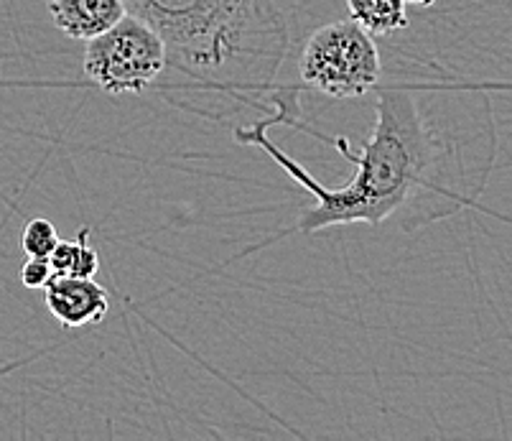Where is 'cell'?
Here are the masks:
<instances>
[{
	"mask_svg": "<svg viewBox=\"0 0 512 441\" xmlns=\"http://www.w3.org/2000/svg\"><path fill=\"white\" fill-rule=\"evenodd\" d=\"M164 41L141 18L125 13L87 41L85 74L105 95H146L164 72Z\"/></svg>",
	"mask_w": 512,
	"mask_h": 441,
	"instance_id": "cell-4",
	"label": "cell"
},
{
	"mask_svg": "<svg viewBox=\"0 0 512 441\" xmlns=\"http://www.w3.org/2000/svg\"><path fill=\"white\" fill-rule=\"evenodd\" d=\"M51 21L64 36L90 41L125 16L123 0H46Z\"/></svg>",
	"mask_w": 512,
	"mask_h": 441,
	"instance_id": "cell-6",
	"label": "cell"
},
{
	"mask_svg": "<svg viewBox=\"0 0 512 441\" xmlns=\"http://www.w3.org/2000/svg\"><path fill=\"white\" fill-rule=\"evenodd\" d=\"M301 80L332 100H355L377 90L383 57L375 36L355 21H334L316 29L299 59Z\"/></svg>",
	"mask_w": 512,
	"mask_h": 441,
	"instance_id": "cell-3",
	"label": "cell"
},
{
	"mask_svg": "<svg viewBox=\"0 0 512 441\" xmlns=\"http://www.w3.org/2000/svg\"><path fill=\"white\" fill-rule=\"evenodd\" d=\"M164 41V72L148 92L179 110L227 120L276 90L291 46L276 0H123Z\"/></svg>",
	"mask_w": 512,
	"mask_h": 441,
	"instance_id": "cell-2",
	"label": "cell"
},
{
	"mask_svg": "<svg viewBox=\"0 0 512 441\" xmlns=\"http://www.w3.org/2000/svg\"><path fill=\"white\" fill-rule=\"evenodd\" d=\"M90 227H82L74 240L59 238L57 248L51 250L49 263L57 276H77L95 278L100 271V255L90 245Z\"/></svg>",
	"mask_w": 512,
	"mask_h": 441,
	"instance_id": "cell-8",
	"label": "cell"
},
{
	"mask_svg": "<svg viewBox=\"0 0 512 441\" xmlns=\"http://www.w3.org/2000/svg\"><path fill=\"white\" fill-rule=\"evenodd\" d=\"M44 304L62 327L77 329L87 324H102L110 311L105 286L95 278L54 276L44 286Z\"/></svg>",
	"mask_w": 512,
	"mask_h": 441,
	"instance_id": "cell-5",
	"label": "cell"
},
{
	"mask_svg": "<svg viewBox=\"0 0 512 441\" xmlns=\"http://www.w3.org/2000/svg\"><path fill=\"white\" fill-rule=\"evenodd\" d=\"M347 11L370 36H393L411 23L406 0H347Z\"/></svg>",
	"mask_w": 512,
	"mask_h": 441,
	"instance_id": "cell-7",
	"label": "cell"
},
{
	"mask_svg": "<svg viewBox=\"0 0 512 441\" xmlns=\"http://www.w3.org/2000/svg\"><path fill=\"white\" fill-rule=\"evenodd\" d=\"M51 276H54V271H51L49 258H29L18 271V278L26 289H44Z\"/></svg>",
	"mask_w": 512,
	"mask_h": 441,
	"instance_id": "cell-10",
	"label": "cell"
},
{
	"mask_svg": "<svg viewBox=\"0 0 512 441\" xmlns=\"http://www.w3.org/2000/svg\"><path fill=\"white\" fill-rule=\"evenodd\" d=\"M408 6H416V8H431V6H436V3H439V0H406Z\"/></svg>",
	"mask_w": 512,
	"mask_h": 441,
	"instance_id": "cell-11",
	"label": "cell"
},
{
	"mask_svg": "<svg viewBox=\"0 0 512 441\" xmlns=\"http://www.w3.org/2000/svg\"><path fill=\"white\" fill-rule=\"evenodd\" d=\"M59 232L46 217H34L26 222L21 232V250L26 258H49L51 250L57 248Z\"/></svg>",
	"mask_w": 512,
	"mask_h": 441,
	"instance_id": "cell-9",
	"label": "cell"
},
{
	"mask_svg": "<svg viewBox=\"0 0 512 441\" xmlns=\"http://www.w3.org/2000/svg\"><path fill=\"white\" fill-rule=\"evenodd\" d=\"M293 100L296 95L291 92L273 97L276 113L255 125H240L235 141L263 148L316 199L314 207L299 217L296 230L301 235L355 222L380 225L395 215H403V227L413 230L421 222L441 220L467 207L484 187L487 174L469 169L467 153L431 115V97L426 108L421 87L411 85L383 87L377 92L375 131L365 146L355 148L347 138H332V146L357 171L344 187H324L268 138L271 125L296 123L301 110Z\"/></svg>",
	"mask_w": 512,
	"mask_h": 441,
	"instance_id": "cell-1",
	"label": "cell"
}]
</instances>
